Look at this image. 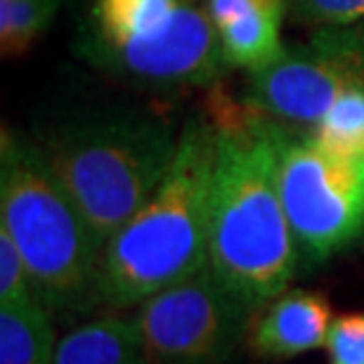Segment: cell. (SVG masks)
I'll return each mask as SVG.
<instances>
[{
  "label": "cell",
  "mask_w": 364,
  "mask_h": 364,
  "mask_svg": "<svg viewBox=\"0 0 364 364\" xmlns=\"http://www.w3.org/2000/svg\"><path fill=\"white\" fill-rule=\"evenodd\" d=\"M215 112L208 265L258 312L287 291L298 265L279 194V149L287 128L251 107Z\"/></svg>",
  "instance_id": "cell-1"
},
{
  "label": "cell",
  "mask_w": 364,
  "mask_h": 364,
  "mask_svg": "<svg viewBox=\"0 0 364 364\" xmlns=\"http://www.w3.org/2000/svg\"><path fill=\"white\" fill-rule=\"evenodd\" d=\"M215 154V123L192 119L180 133L168 176L102 251L100 303L105 308H137L208 265Z\"/></svg>",
  "instance_id": "cell-2"
},
{
  "label": "cell",
  "mask_w": 364,
  "mask_h": 364,
  "mask_svg": "<svg viewBox=\"0 0 364 364\" xmlns=\"http://www.w3.org/2000/svg\"><path fill=\"white\" fill-rule=\"evenodd\" d=\"M0 225L17 244L53 317L78 319L102 305L97 237L41 147L10 130H3L0 142Z\"/></svg>",
  "instance_id": "cell-3"
},
{
  "label": "cell",
  "mask_w": 364,
  "mask_h": 364,
  "mask_svg": "<svg viewBox=\"0 0 364 364\" xmlns=\"http://www.w3.org/2000/svg\"><path fill=\"white\" fill-rule=\"evenodd\" d=\"M178 142L166 121L123 112L67 123L41 151L105 251L168 176Z\"/></svg>",
  "instance_id": "cell-4"
},
{
  "label": "cell",
  "mask_w": 364,
  "mask_h": 364,
  "mask_svg": "<svg viewBox=\"0 0 364 364\" xmlns=\"http://www.w3.org/2000/svg\"><path fill=\"white\" fill-rule=\"evenodd\" d=\"M78 41L100 69L156 88L208 85L230 67L206 0H92Z\"/></svg>",
  "instance_id": "cell-5"
},
{
  "label": "cell",
  "mask_w": 364,
  "mask_h": 364,
  "mask_svg": "<svg viewBox=\"0 0 364 364\" xmlns=\"http://www.w3.org/2000/svg\"><path fill=\"white\" fill-rule=\"evenodd\" d=\"M279 194L303 265L324 263L364 235V156L338 154L287 128Z\"/></svg>",
  "instance_id": "cell-6"
},
{
  "label": "cell",
  "mask_w": 364,
  "mask_h": 364,
  "mask_svg": "<svg viewBox=\"0 0 364 364\" xmlns=\"http://www.w3.org/2000/svg\"><path fill=\"white\" fill-rule=\"evenodd\" d=\"M256 310L213 267L149 296L133 310L147 364H230Z\"/></svg>",
  "instance_id": "cell-7"
},
{
  "label": "cell",
  "mask_w": 364,
  "mask_h": 364,
  "mask_svg": "<svg viewBox=\"0 0 364 364\" xmlns=\"http://www.w3.org/2000/svg\"><path fill=\"white\" fill-rule=\"evenodd\" d=\"M362 83L364 21L322 26L310 41L284 48L272 64L253 71L246 107L296 133H310L341 95Z\"/></svg>",
  "instance_id": "cell-8"
},
{
  "label": "cell",
  "mask_w": 364,
  "mask_h": 364,
  "mask_svg": "<svg viewBox=\"0 0 364 364\" xmlns=\"http://www.w3.org/2000/svg\"><path fill=\"white\" fill-rule=\"evenodd\" d=\"M206 7L230 67L253 74L284 53L287 0H206Z\"/></svg>",
  "instance_id": "cell-9"
},
{
  "label": "cell",
  "mask_w": 364,
  "mask_h": 364,
  "mask_svg": "<svg viewBox=\"0 0 364 364\" xmlns=\"http://www.w3.org/2000/svg\"><path fill=\"white\" fill-rule=\"evenodd\" d=\"M333 315L322 294L284 291L253 319L249 343L260 358H294L326 346Z\"/></svg>",
  "instance_id": "cell-10"
},
{
  "label": "cell",
  "mask_w": 364,
  "mask_h": 364,
  "mask_svg": "<svg viewBox=\"0 0 364 364\" xmlns=\"http://www.w3.org/2000/svg\"><path fill=\"white\" fill-rule=\"evenodd\" d=\"M53 364H147L133 317L85 319L57 341Z\"/></svg>",
  "instance_id": "cell-11"
},
{
  "label": "cell",
  "mask_w": 364,
  "mask_h": 364,
  "mask_svg": "<svg viewBox=\"0 0 364 364\" xmlns=\"http://www.w3.org/2000/svg\"><path fill=\"white\" fill-rule=\"evenodd\" d=\"M57 341L43 301L0 305V364H53Z\"/></svg>",
  "instance_id": "cell-12"
},
{
  "label": "cell",
  "mask_w": 364,
  "mask_h": 364,
  "mask_svg": "<svg viewBox=\"0 0 364 364\" xmlns=\"http://www.w3.org/2000/svg\"><path fill=\"white\" fill-rule=\"evenodd\" d=\"M64 0H0V50L17 57L53 26Z\"/></svg>",
  "instance_id": "cell-13"
},
{
  "label": "cell",
  "mask_w": 364,
  "mask_h": 364,
  "mask_svg": "<svg viewBox=\"0 0 364 364\" xmlns=\"http://www.w3.org/2000/svg\"><path fill=\"white\" fill-rule=\"evenodd\" d=\"M308 135L338 154L364 156V83L341 95Z\"/></svg>",
  "instance_id": "cell-14"
},
{
  "label": "cell",
  "mask_w": 364,
  "mask_h": 364,
  "mask_svg": "<svg viewBox=\"0 0 364 364\" xmlns=\"http://www.w3.org/2000/svg\"><path fill=\"white\" fill-rule=\"evenodd\" d=\"M43 301L21 253L0 225V305H28Z\"/></svg>",
  "instance_id": "cell-15"
},
{
  "label": "cell",
  "mask_w": 364,
  "mask_h": 364,
  "mask_svg": "<svg viewBox=\"0 0 364 364\" xmlns=\"http://www.w3.org/2000/svg\"><path fill=\"white\" fill-rule=\"evenodd\" d=\"M289 14L310 26H343L364 21V0H287Z\"/></svg>",
  "instance_id": "cell-16"
},
{
  "label": "cell",
  "mask_w": 364,
  "mask_h": 364,
  "mask_svg": "<svg viewBox=\"0 0 364 364\" xmlns=\"http://www.w3.org/2000/svg\"><path fill=\"white\" fill-rule=\"evenodd\" d=\"M324 348L331 364H364V312L333 317Z\"/></svg>",
  "instance_id": "cell-17"
}]
</instances>
